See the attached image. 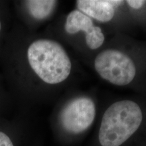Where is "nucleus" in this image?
<instances>
[{
	"mask_svg": "<svg viewBox=\"0 0 146 146\" xmlns=\"http://www.w3.org/2000/svg\"><path fill=\"white\" fill-rule=\"evenodd\" d=\"M1 76L12 96L25 98L31 83L55 86L66 81L72 63L59 42L50 38L29 39L19 24L12 25L0 54Z\"/></svg>",
	"mask_w": 146,
	"mask_h": 146,
	"instance_id": "obj_1",
	"label": "nucleus"
},
{
	"mask_svg": "<svg viewBox=\"0 0 146 146\" xmlns=\"http://www.w3.org/2000/svg\"><path fill=\"white\" fill-rule=\"evenodd\" d=\"M143 120L141 108L129 100L114 102L102 117L99 131L102 146H120L138 130Z\"/></svg>",
	"mask_w": 146,
	"mask_h": 146,
	"instance_id": "obj_2",
	"label": "nucleus"
},
{
	"mask_svg": "<svg viewBox=\"0 0 146 146\" xmlns=\"http://www.w3.org/2000/svg\"><path fill=\"white\" fill-rule=\"evenodd\" d=\"M94 68L100 77L116 86L129 85L136 75L133 60L125 53L115 49H107L97 55Z\"/></svg>",
	"mask_w": 146,
	"mask_h": 146,
	"instance_id": "obj_3",
	"label": "nucleus"
},
{
	"mask_svg": "<svg viewBox=\"0 0 146 146\" xmlns=\"http://www.w3.org/2000/svg\"><path fill=\"white\" fill-rule=\"evenodd\" d=\"M96 114L94 101L87 97H80L69 102L63 108L60 115V121L66 131L78 134L90 127Z\"/></svg>",
	"mask_w": 146,
	"mask_h": 146,
	"instance_id": "obj_4",
	"label": "nucleus"
},
{
	"mask_svg": "<svg viewBox=\"0 0 146 146\" xmlns=\"http://www.w3.org/2000/svg\"><path fill=\"white\" fill-rule=\"evenodd\" d=\"M64 29L68 34L84 32L87 47L92 50L98 49L105 41L104 34L100 27L94 25L93 20L78 10H74L66 16Z\"/></svg>",
	"mask_w": 146,
	"mask_h": 146,
	"instance_id": "obj_5",
	"label": "nucleus"
},
{
	"mask_svg": "<svg viewBox=\"0 0 146 146\" xmlns=\"http://www.w3.org/2000/svg\"><path fill=\"white\" fill-rule=\"evenodd\" d=\"M15 9L22 18L36 23L48 20L54 13L58 1L54 0H27L15 1Z\"/></svg>",
	"mask_w": 146,
	"mask_h": 146,
	"instance_id": "obj_6",
	"label": "nucleus"
},
{
	"mask_svg": "<svg viewBox=\"0 0 146 146\" xmlns=\"http://www.w3.org/2000/svg\"><path fill=\"white\" fill-rule=\"evenodd\" d=\"M123 2V1L109 0H78L76 6L77 10L91 19L101 23H108L114 18L115 5Z\"/></svg>",
	"mask_w": 146,
	"mask_h": 146,
	"instance_id": "obj_7",
	"label": "nucleus"
},
{
	"mask_svg": "<svg viewBox=\"0 0 146 146\" xmlns=\"http://www.w3.org/2000/svg\"><path fill=\"white\" fill-rule=\"evenodd\" d=\"M16 121L0 118V146H18V129Z\"/></svg>",
	"mask_w": 146,
	"mask_h": 146,
	"instance_id": "obj_8",
	"label": "nucleus"
},
{
	"mask_svg": "<svg viewBox=\"0 0 146 146\" xmlns=\"http://www.w3.org/2000/svg\"><path fill=\"white\" fill-rule=\"evenodd\" d=\"M12 14L8 1H0V54L5 36L12 27Z\"/></svg>",
	"mask_w": 146,
	"mask_h": 146,
	"instance_id": "obj_9",
	"label": "nucleus"
},
{
	"mask_svg": "<svg viewBox=\"0 0 146 146\" xmlns=\"http://www.w3.org/2000/svg\"><path fill=\"white\" fill-rule=\"evenodd\" d=\"M14 101L11 96L3 78L0 74V118L6 117L5 115L10 111Z\"/></svg>",
	"mask_w": 146,
	"mask_h": 146,
	"instance_id": "obj_10",
	"label": "nucleus"
},
{
	"mask_svg": "<svg viewBox=\"0 0 146 146\" xmlns=\"http://www.w3.org/2000/svg\"><path fill=\"white\" fill-rule=\"evenodd\" d=\"M126 3L131 8L135 9V10H139L145 4L146 1H143V0H127V1H126Z\"/></svg>",
	"mask_w": 146,
	"mask_h": 146,
	"instance_id": "obj_11",
	"label": "nucleus"
}]
</instances>
